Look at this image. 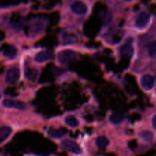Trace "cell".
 Instances as JSON below:
<instances>
[{"label":"cell","instance_id":"6da1fadb","mask_svg":"<svg viewBox=\"0 0 156 156\" xmlns=\"http://www.w3.org/2000/svg\"><path fill=\"white\" fill-rule=\"evenodd\" d=\"M78 53L71 50H64L59 52L57 56L58 61L61 64H67L70 61L76 59Z\"/></svg>","mask_w":156,"mask_h":156},{"label":"cell","instance_id":"7a4b0ae2","mask_svg":"<svg viewBox=\"0 0 156 156\" xmlns=\"http://www.w3.org/2000/svg\"><path fill=\"white\" fill-rule=\"evenodd\" d=\"M62 146L64 149L68 150L69 152H72L76 155H79V154L82 153V149H81L80 146L76 143V142L70 140H64L62 141Z\"/></svg>","mask_w":156,"mask_h":156},{"label":"cell","instance_id":"3957f363","mask_svg":"<svg viewBox=\"0 0 156 156\" xmlns=\"http://www.w3.org/2000/svg\"><path fill=\"white\" fill-rule=\"evenodd\" d=\"M20 78V70L18 67H12L6 73V81L9 84H14L18 82Z\"/></svg>","mask_w":156,"mask_h":156},{"label":"cell","instance_id":"277c9868","mask_svg":"<svg viewBox=\"0 0 156 156\" xmlns=\"http://www.w3.org/2000/svg\"><path fill=\"white\" fill-rule=\"evenodd\" d=\"M150 20V15L147 12H142L139 13L136 18V21H135V25L137 28L139 29H143L145 28L148 24Z\"/></svg>","mask_w":156,"mask_h":156},{"label":"cell","instance_id":"5b68a950","mask_svg":"<svg viewBox=\"0 0 156 156\" xmlns=\"http://www.w3.org/2000/svg\"><path fill=\"white\" fill-rule=\"evenodd\" d=\"M2 105L6 108H15V109L21 110V111L25 110L27 108V105L25 103L21 101L13 100V99H5L2 101Z\"/></svg>","mask_w":156,"mask_h":156},{"label":"cell","instance_id":"8992f818","mask_svg":"<svg viewBox=\"0 0 156 156\" xmlns=\"http://www.w3.org/2000/svg\"><path fill=\"white\" fill-rule=\"evenodd\" d=\"M141 85H142V88L145 91H149L154 86V79L153 76L151 75L146 74L144 75L142 78H141Z\"/></svg>","mask_w":156,"mask_h":156},{"label":"cell","instance_id":"52a82bcc","mask_svg":"<svg viewBox=\"0 0 156 156\" xmlns=\"http://www.w3.org/2000/svg\"><path fill=\"white\" fill-rule=\"evenodd\" d=\"M71 11L76 15H85L87 12V6L81 1H76L70 6Z\"/></svg>","mask_w":156,"mask_h":156},{"label":"cell","instance_id":"ba28073f","mask_svg":"<svg viewBox=\"0 0 156 156\" xmlns=\"http://www.w3.org/2000/svg\"><path fill=\"white\" fill-rule=\"evenodd\" d=\"M52 58L51 52L49 50H44L41 51L35 55V59L37 62H44L47 60H50Z\"/></svg>","mask_w":156,"mask_h":156},{"label":"cell","instance_id":"9c48e42d","mask_svg":"<svg viewBox=\"0 0 156 156\" xmlns=\"http://www.w3.org/2000/svg\"><path fill=\"white\" fill-rule=\"evenodd\" d=\"M133 53H134V50L132 45L128 44H124L123 46L119 48V54L122 56H125V57L131 58L132 56Z\"/></svg>","mask_w":156,"mask_h":156},{"label":"cell","instance_id":"30bf717a","mask_svg":"<svg viewBox=\"0 0 156 156\" xmlns=\"http://www.w3.org/2000/svg\"><path fill=\"white\" fill-rule=\"evenodd\" d=\"M12 128L9 126H2L0 127V143L6 141L12 133Z\"/></svg>","mask_w":156,"mask_h":156},{"label":"cell","instance_id":"8fae6325","mask_svg":"<svg viewBox=\"0 0 156 156\" xmlns=\"http://www.w3.org/2000/svg\"><path fill=\"white\" fill-rule=\"evenodd\" d=\"M47 133L52 138L60 139L65 135L66 130L64 129H49Z\"/></svg>","mask_w":156,"mask_h":156},{"label":"cell","instance_id":"7c38bea8","mask_svg":"<svg viewBox=\"0 0 156 156\" xmlns=\"http://www.w3.org/2000/svg\"><path fill=\"white\" fill-rule=\"evenodd\" d=\"M3 55L8 59H15L17 56V50L14 47H8L3 50Z\"/></svg>","mask_w":156,"mask_h":156},{"label":"cell","instance_id":"4fadbf2b","mask_svg":"<svg viewBox=\"0 0 156 156\" xmlns=\"http://www.w3.org/2000/svg\"><path fill=\"white\" fill-rule=\"evenodd\" d=\"M139 136L143 141L146 142V143H151L153 140V138H154V134L151 131L144 130L139 133Z\"/></svg>","mask_w":156,"mask_h":156},{"label":"cell","instance_id":"5bb4252c","mask_svg":"<svg viewBox=\"0 0 156 156\" xmlns=\"http://www.w3.org/2000/svg\"><path fill=\"white\" fill-rule=\"evenodd\" d=\"M64 123L68 126L75 128L79 125V120L74 116L68 115L64 118Z\"/></svg>","mask_w":156,"mask_h":156},{"label":"cell","instance_id":"9a60e30c","mask_svg":"<svg viewBox=\"0 0 156 156\" xmlns=\"http://www.w3.org/2000/svg\"><path fill=\"white\" fill-rule=\"evenodd\" d=\"M96 146L99 148H105L108 146L110 141H109L107 137L105 136H99L96 138Z\"/></svg>","mask_w":156,"mask_h":156},{"label":"cell","instance_id":"2e32d148","mask_svg":"<svg viewBox=\"0 0 156 156\" xmlns=\"http://www.w3.org/2000/svg\"><path fill=\"white\" fill-rule=\"evenodd\" d=\"M109 120H110V122L112 124H119V123H122V120H123V117H122L121 114H113L110 115Z\"/></svg>","mask_w":156,"mask_h":156},{"label":"cell","instance_id":"e0dca14e","mask_svg":"<svg viewBox=\"0 0 156 156\" xmlns=\"http://www.w3.org/2000/svg\"><path fill=\"white\" fill-rule=\"evenodd\" d=\"M26 76H27L28 79L32 81H35L36 79L37 76H38V71L36 69H28L25 73Z\"/></svg>","mask_w":156,"mask_h":156},{"label":"cell","instance_id":"ac0fdd59","mask_svg":"<svg viewBox=\"0 0 156 156\" xmlns=\"http://www.w3.org/2000/svg\"><path fill=\"white\" fill-rule=\"evenodd\" d=\"M148 54L150 57L156 59V40L150 44L149 48H148Z\"/></svg>","mask_w":156,"mask_h":156},{"label":"cell","instance_id":"d6986e66","mask_svg":"<svg viewBox=\"0 0 156 156\" xmlns=\"http://www.w3.org/2000/svg\"><path fill=\"white\" fill-rule=\"evenodd\" d=\"M152 126L154 129H156V115H154V117H152Z\"/></svg>","mask_w":156,"mask_h":156},{"label":"cell","instance_id":"ffe728a7","mask_svg":"<svg viewBox=\"0 0 156 156\" xmlns=\"http://www.w3.org/2000/svg\"><path fill=\"white\" fill-rule=\"evenodd\" d=\"M0 98H1V94H0Z\"/></svg>","mask_w":156,"mask_h":156},{"label":"cell","instance_id":"44dd1931","mask_svg":"<svg viewBox=\"0 0 156 156\" xmlns=\"http://www.w3.org/2000/svg\"><path fill=\"white\" fill-rule=\"evenodd\" d=\"M155 79H156V76H155Z\"/></svg>","mask_w":156,"mask_h":156}]
</instances>
